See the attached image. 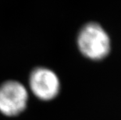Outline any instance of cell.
Instances as JSON below:
<instances>
[{
  "instance_id": "6da1fadb",
  "label": "cell",
  "mask_w": 121,
  "mask_h": 120,
  "mask_svg": "<svg viewBox=\"0 0 121 120\" xmlns=\"http://www.w3.org/2000/svg\"><path fill=\"white\" fill-rule=\"evenodd\" d=\"M78 45L82 54L92 60L106 57L111 48L109 35L96 23H89L81 28L78 37Z\"/></svg>"
},
{
  "instance_id": "3957f363",
  "label": "cell",
  "mask_w": 121,
  "mask_h": 120,
  "mask_svg": "<svg viewBox=\"0 0 121 120\" xmlns=\"http://www.w3.org/2000/svg\"><path fill=\"white\" fill-rule=\"evenodd\" d=\"M29 85L33 94L42 101H51L58 95L60 82L52 70L45 67L35 68L29 77Z\"/></svg>"
},
{
  "instance_id": "7a4b0ae2",
  "label": "cell",
  "mask_w": 121,
  "mask_h": 120,
  "mask_svg": "<svg viewBox=\"0 0 121 120\" xmlns=\"http://www.w3.org/2000/svg\"><path fill=\"white\" fill-rule=\"evenodd\" d=\"M28 92L22 83L9 80L0 85V112L13 117L22 113L27 108Z\"/></svg>"
}]
</instances>
